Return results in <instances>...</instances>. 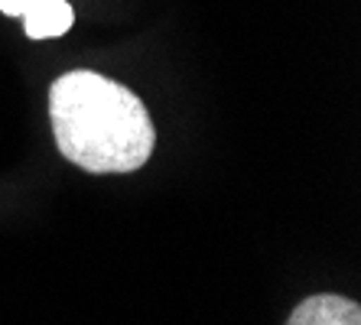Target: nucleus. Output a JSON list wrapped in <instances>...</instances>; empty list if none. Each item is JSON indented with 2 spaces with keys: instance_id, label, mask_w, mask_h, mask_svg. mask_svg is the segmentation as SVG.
<instances>
[{
  "instance_id": "obj_1",
  "label": "nucleus",
  "mask_w": 361,
  "mask_h": 325,
  "mask_svg": "<svg viewBox=\"0 0 361 325\" xmlns=\"http://www.w3.org/2000/svg\"><path fill=\"white\" fill-rule=\"evenodd\" d=\"M49 121L62 157L94 176L134 173L157 147L147 104L127 85L88 68L52 82Z\"/></svg>"
},
{
  "instance_id": "obj_4",
  "label": "nucleus",
  "mask_w": 361,
  "mask_h": 325,
  "mask_svg": "<svg viewBox=\"0 0 361 325\" xmlns=\"http://www.w3.org/2000/svg\"><path fill=\"white\" fill-rule=\"evenodd\" d=\"M33 4H36V0H0V10H4L7 17H23Z\"/></svg>"
},
{
  "instance_id": "obj_2",
  "label": "nucleus",
  "mask_w": 361,
  "mask_h": 325,
  "mask_svg": "<svg viewBox=\"0 0 361 325\" xmlns=\"http://www.w3.org/2000/svg\"><path fill=\"white\" fill-rule=\"evenodd\" d=\"M286 325H361V306L336 293H316L290 312Z\"/></svg>"
},
{
  "instance_id": "obj_3",
  "label": "nucleus",
  "mask_w": 361,
  "mask_h": 325,
  "mask_svg": "<svg viewBox=\"0 0 361 325\" xmlns=\"http://www.w3.org/2000/svg\"><path fill=\"white\" fill-rule=\"evenodd\" d=\"M20 20L30 39H59L75 23V10L68 0H36Z\"/></svg>"
}]
</instances>
